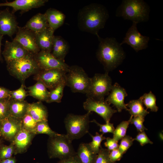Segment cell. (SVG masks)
Instances as JSON below:
<instances>
[{"label": "cell", "instance_id": "obj_4", "mask_svg": "<svg viewBox=\"0 0 163 163\" xmlns=\"http://www.w3.org/2000/svg\"><path fill=\"white\" fill-rule=\"evenodd\" d=\"M34 55L30 53L21 58L6 63L9 74L24 85L27 78L32 75H34L40 70Z\"/></svg>", "mask_w": 163, "mask_h": 163}, {"label": "cell", "instance_id": "obj_22", "mask_svg": "<svg viewBox=\"0 0 163 163\" xmlns=\"http://www.w3.org/2000/svg\"><path fill=\"white\" fill-rule=\"evenodd\" d=\"M27 113L37 122L48 121V110L42 101L29 103Z\"/></svg>", "mask_w": 163, "mask_h": 163}, {"label": "cell", "instance_id": "obj_40", "mask_svg": "<svg viewBox=\"0 0 163 163\" xmlns=\"http://www.w3.org/2000/svg\"><path fill=\"white\" fill-rule=\"evenodd\" d=\"M110 152L107 149L103 148L101 146L97 154L95 163H114L110 160Z\"/></svg>", "mask_w": 163, "mask_h": 163}, {"label": "cell", "instance_id": "obj_39", "mask_svg": "<svg viewBox=\"0 0 163 163\" xmlns=\"http://www.w3.org/2000/svg\"><path fill=\"white\" fill-rule=\"evenodd\" d=\"M145 117L141 116H131L128 120L129 123L133 124L136 128L137 131L139 132L147 130L143 125Z\"/></svg>", "mask_w": 163, "mask_h": 163}, {"label": "cell", "instance_id": "obj_11", "mask_svg": "<svg viewBox=\"0 0 163 163\" xmlns=\"http://www.w3.org/2000/svg\"><path fill=\"white\" fill-rule=\"evenodd\" d=\"M137 24L133 22L132 25L126 33L125 37L120 43L121 45L124 43L127 44L136 52L147 48L150 40L149 37L142 35L138 31Z\"/></svg>", "mask_w": 163, "mask_h": 163}, {"label": "cell", "instance_id": "obj_12", "mask_svg": "<svg viewBox=\"0 0 163 163\" xmlns=\"http://www.w3.org/2000/svg\"><path fill=\"white\" fill-rule=\"evenodd\" d=\"M35 59L40 70L57 69L68 72L69 66L55 57L51 53L40 50L34 55Z\"/></svg>", "mask_w": 163, "mask_h": 163}, {"label": "cell", "instance_id": "obj_9", "mask_svg": "<svg viewBox=\"0 0 163 163\" xmlns=\"http://www.w3.org/2000/svg\"><path fill=\"white\" fill-rule=\"evenodd\" d=\"M67 72L57 69L40 70L34 75V79L42 82L50 90L66 80Z\"/></svg>", "mask_w": 163, "mask_h": 163}, {"label": "cell", "instance_id": "obj_29", "mask_svg": "<svg viewBox=\"0 0 163 163\" xmlns=\"http://www.w3.org/2000/svg\"><path fill=\"white\" fill-rule=\"evenodd\" d=\"M66 86V81L65 80L50 90L49 97L46 102L48 103L54 102H61L63 95L64 89Z\"/></svg>", "mask_w": 163, "mask_h": 163}, {"label": "cell", "instance_id": "obj_6", "mask_svg": "<svg viewBox=\"0 0 163 163\" xmlns=\"http://www.w3.org/2000/svg\"><path fill=\"white\" fill-rule=\"evenodd\" d=\"M91 112L82 115L73 113L68 114L64 120L67 135L72 141L82 137L88 133L90 116Z\"/></svg>", "mask_w": 163, "mask_h": 163}, {"label": "cell", "instance_id": "obj_32", "mask_svg": "<svg viewBox=\"0 0 163 163\" xmlns=\"http://www.w3.org/2000/svg\"><path fill=\"white\" fill-rule=\"evenodd\" d=\"M129 123L128 120L123 121L115 129L113 133V138L118 142L126 135Z\"/></svg>", "mask_w": 163, "mask_h": 163}, {"label": "cell", "instance_id": "obj_8", "mask_svg": "<svg viewBox=\"0 0 163 163\" xmlns=\"http://www.w3.org/2000/svg\"><path fill=\"white\" fill-rule=\"evenodd\" d=\"M112 80L108 72L104 74H95L91 78L90 85L86 93L88 98L96 100H104L111 89Z\"/></svg>", "mask_w": 163, "mask_h": 163}, {"label": "cell", "instance_id": "obj_7", "mask_svg": "<svg viewBox=\"0 0 163 163\" xmlns=\"http://www.w3.org/2000/svg\"><path fill=\"white\" fill-rule=\"evenodd\" d=\"M66 86L74 93L86 94L89 87L91 78L84 69L77 65L69 66L66 75Z\"/></svg>", "mask_w": 163, "mask_h": 163}, {"label": "cell", "instance_id": "obj_49", "mask_svg": "<svg viewBox=\"0 0 163 163\" xmlns=\"http://www.w3.org/2000/svg\"><path fill=\"white\" fill-rule=\"evenodd\" d=\"M1 144H0V148L1 147Z\"/></svg>", "mask_w": 163, "mask_h": 163}, {"label": "cell", "instance_id": "obj_24", "mask_svg": "<svg viewBox=\"0 0 163 163\" xmlns=\"http://www.w3.org/2000/svg\"><path fill=\"white\" fill-rule=\"evenodd\" d=\"M44 14L49 27L54 31L63 24L66 17L60 11L53 8H50Z\"/></svg>", "mask_w": 163, "mask_h": 163}, {"label": "cell", "instance_id": "obj_19", "mask_svg": "<svg viewBox=\"0 0 163 163\" xmlns=\"http://www.w3.org/2000/svg\"><path fill=\"white\" fill-rule=\"evenodd\" d=\"M47 0H15L11 2H6L0 3V7L8 6L13 9L12 12L20 10L25 12L33 9L44 5Z\"/></svg>", "mask_w": 163, "mask_h": 163}, {"label": "cell", "instance_id": "obj_3", "mask_svg": "<svg viewBox=\"0 0 163 163\" xmlns=\"http://www.w3.org/2000/svg\"><path fill=\"white\" fill-rule=\"evenodd\" d=\"M150 8L143 0H123L117 8L116 16L138 24L147 21Z\"/></svg>", "mask_w": 163, "mask_h": 163}, {"label": "cell", "instance_id": "obj_28", "mask_svg": "<svg viewBox=\"0 0 163 163\" xmlns=\"http://www.w3.org/2000/svg\"><path fill=\"white\" fill-rule=\"evenodd\" d=\"M126 107H128V111L131 116L133 117L141 116L145 117L149 112L145 109L143 107V104L141 99L130 101L126 104Z\"/></svg>", "mask_w": 163, "mask_h": 163}, {"label": "cell", "instance_id": "obj_48", "mask_svg": "<svg viewBox=\"0 0 163 163\" xmlns=\"http://www.w3.org/2000/svg\"><path fill=\"white\" fill-rule=\"evenodd\" d=\"M3 36L2 35H0V60L1 61L2 60V59L1 56V46L2 45V41L3 39Z\"/></svg>", "mask_w": 163, "mask_h": 163}, {"label": "cell", "instance_id": "obj_51", "mask_svg": "<svg viewBox=\"0 0 163 163\" xmlns=\"http://www.w3.org/2000/svg\"></svg>", "mask_w": 163, "mask_h": 163}, {"label": "cell", "instance_id": "obj_47", "mask_svg": "<svg viewBox=\"0 0 163 163\" xmlns=\"http://www.w3.org/2000/svg\"><path fill=\"white\" fill-rule=\"evenodd\" d=\"M16 160L15 157H12L0 161V163H16Z\"/></svg>", "mask_w": 163, "mask_h": 163}, {"label": "cell", "instance_id": "obj_36", "mask_svg": "<svg viewBox=\"0 0 163 163\" xmlns=\"http://www.w3.org/2000/svg\"><path fill=\"white\" fill-rule=\"evenodd\" d=\"M10 98L0 100V121L10 116Z\"/></svg>", "mask_w": 163, "mask_h": 163}, {"label": "cell", "instance_id": "obj_26", "mask_svg": "<svg viewBox=\"0 0 163 163\" xmlns=\"http://www.w3.org/2000/svg\"><path fill=\"white\" fill-rule=\"evenodd\" d=\"M29 103L26 101L15 100L10 99V116L21 119L27 113Z\"/></svg>", "mask_w": 163, "mask_h": 163}, {"label": "cell", "instance_id": "obj_41", "mask_svg": "<svg viewBox=\"0 0 163 163\" xmlns=\"http://www.w3.org/2000/svg\"><path fill=\"white\" fill-rule=\"evenodd\" d=\"M90 122L95 123L100 127V132L102 133L103 135L107 133H113L115 129V128L113 123L110 122L106 123L104 124L99 123L95 119H93Z\"/></svg>", "mask_w": 163, "mask_h": 163}, {"label": "cell", "instance_id": "obj_17", "mask_svg": "<svg viewBox=\"0 0 163 163\" xmlns=\"http://www.w3.org/2000/svg\"><path fill=\"white\" fill-rule=\"evenodd\" d=\"M105 101L109 104H113L119 112L124 109H128L124 102L125 98L127 94L125 90L117 83L112 85L111 89Z\"/></svg>", "mask_w": 163, "mask_h": 163}, {"label": "cell", "instance_id": "obj_27", "mask_svg": "<svg viewBox=\"0 0 163 163\" xmlns=\"http://www.w3.org/2000/svg\"><path fill=\"white\" fill-rule=\"evenodd\" d=\"M76 152L82 163H95L97 154L92 151L88 143H81Z\"/></svg>", "mask_w": 163, "mask_h": 163}, {"label": "cell", "instance_id": "obj_13", "mask_svg": "<svg viewBox=\"0 0 163 163\" xmlns=\"http://www.w3.org/2000/svg\"><path fill=\"white\" fill-rule=\"evenodd\" d=\"M13 40L33 54L40 51L37 43L35 33L24 27L18 26L16 36Z\"/></svg>", "mask_w": 163, "mask_h": 163}, {"label": "cell", "instance_id": "obj_21", "mask_svg": "<svg viewBox=\"0 0 163 163\" xmlns=\"http://www.w3.org/2000/svg\"><path fill=\"white\" fill-rule=\"evenodd\" d=\"M69 49L68 43L62 37L59 36H54L51 53L55 57L65 62V58Z\"/></svg>", "mask_w": 163, "mask_h": 163}, {"label": "cell", "instance_id": "obj_15", "mask_svg": "<svg viewBox=\"0 0 163 163\" xmlns=\"http://www.w3.org/2000/svg\"><path fill=\"white\" fill-rule=\"evenodd\" d=\"M18 26L14 13L8 8L0 10V35L10 37L17 32Z\"/></svg>", "mask_w": 163, "mask_h": 163}, {"label": "cell", "instance_id": "obj_46", "mask_svg": "<svg viewBox=\"0 0 163 163\" xmlns=\"http://www.w3.org/2000/svg\"><path fill=\"white\" fill-rule=\"evenodd\" d=\"M10 92L8 89L0 86V100L10 98Z\"/></svg>", "mask_w": 163, "mask_h": 163}, {"label": "cell", "instance_id": "obj_35", "mask_svg": "<svg viewBox=\"0 0 163 163\" xmlns=\"http://www.w3.org/2000/svg\"><path fill=\"white\" fill-rule=\"evenodd\" d=\"M15 149L14 145L11 143L8 145H3L0 148V161L9 158L14 155Z\"/></svg>", "mask_w": 163, "mask_h": 163}, {"label": "cell", "instance_id": "obj_16", "mask_svg": "<svg viewBox=\"0 0 163 163\" xmlns=\"http://www.w3.org/2000/svg\"><path fill=\"white\" fill-rule=\"evenodd\" d=\"M30 53L20 43L13 40L12 41H5L2 54L7 63L21 58Z\"/></svg>", "mask_w": 163, "mask_h": 163}, {"label": "cell", "instance_id": "obj_44", "mask_svg": "<svg viewBox=\"0 0 163 163\" xmlns=\"http://www.w3.org/2000/svg\"><path fill=\"white\" fill-rule=\"evenodd\" d=\"M123 155V154L120 152L118 148L110 151L109 157L112 162L115 163L116 161L120 160Z\"/></svg>", "mask_w": 163, "mask_h": 163}, {"label": "cell", "instance_id": "obj_14", "mask_svg": "<svg viewBox=\"0 0 163 163\" xmlns=\"http://www.w3.org/2000/svg\"><path fill=\"white\" fill-rule=\"evenodd\" d=\"M0 122V136L12 142L22 128L21 119L9 116Z\"/></svg>", "mask_w": 163, "mask_h": 163}, {"label": "cell", "instance_id": "obj_10", "mask_svg": "<svg viewBox=\"0 0 163 163\" xmlns=\"http://www.w3.org/2000/svg\"><path fill=\"white\" fill-rule=\"evenodd\" d=\"M83 107L87 112L93 111L97 113L106 123L110 122L113 114L117 112L104 100H98L87 97L83 103Z\"/></svg>", "mask_w": 163, "mask_h": 163}, {"label": "cell", "instance_id": "obj_38", "mask_svg": "<svg viewBox=\"0 0 163 163\" xmlns=\"http://www.w3.org/2000/svg\"><path fill=\"white\" fill-rule=\"evenodd\" d=\"M133 139L129 135H126L121 140L118 149L123 155L126 153L129 149L133 145Z\"/></svg>", "mask_w": 163, "mask_h": 163}, {"label": "cell", "instance_id": "obj_2", "mask_svg": "<svg viewBox=\"0 0 163 163\" xmlns=\"http://www.w3.org/2000/svg\"><path fill=\"white\" fill-rule=\"evenodd\" d=\"M99 41L96 56L106 72L112 70L120 64L125 57L122 45L114 37L103 38L97 37Z\"/></svg>", "mask_w": 163, "mask_h": 163}, {"label": "cell", "instance_id": "obj_20", "mask_svg": "<svg viewBox=\"0 0 163 163\" xmlns=\"http://www.w3.org/2000/svg\"><path fill=\"white\" fill-rule=\"evenodd\" d=\"M54 32L49 27L35 33L37 43L40 50L51 53Z\"/></svg>", "mask_w": 163, "mask_h": 163}, {"label": "cell", "instance_id": "obj_33", "mask_svg": "<svg viewBox=\"0 0 163 163\" xmlns=\"http://www.w3.org/2000/svg\"><path fill=\"white\" fill-rule=\"evenodd\" d=\"M88 133L92 138V141L88 143L89 145L93 152L97 154L101 146V143L102 142L106 139V138L103 136V134H100L97 132L96 133L95 136H93L89 133Z\"/></svg>", "mask_w": 163, "mask_h": 163}, {"label": "cell", "instance_id": "obj_1", "mask_svg": "<svg viewBox=\"0 0 163 163\" xmlns=\"http://www.w3.org/2000/svg\"><path fill=\"white\" fill-rule=\"evenodd\" d=\"M107 9L103 5L92 3L80 9L77 17L78 27L81 30L99 36V30L104 28L109 18Z\"/></svg>", "mask_w": 163, "mask_h": 163}, {"label": "cell", "instance_id": "obj_42", "mask_svg": "<svg viewBox=\"0 0 163 163\" xmlns=\"http://www.w3.org/2000/svg\"><path fill=\"white\" fill-rule=\"evenodd\" d=\"M133 139L138 142L142 146L148 143L153 144V142L149 139L144 131L139 132Z\"/></svg>", "mask_w": 163, "mask_h": 163}, {"label": "cell", "instance_id": "obj_34", "mask_svg": "<svg viewBox=\"0 0 163 163\" xmlns=\"http://www.w3.org/2000/svg\"><path fill=\"white\" fill-rule=\"evenodd\" d=\"M21 122L22 128L34 133L37 122L30 115L27 113L21 119Z\"/></svg>", "mask_w": 163, "mask_h": 163}, {"label": "cell", "instance_id": "obj_23", "mask_svg": "<svg viewBox=\"0 0 163 163\" xmlns=\"http://www.w3.org/2000/svg\"><path fill=\"white\" fill-rule=\"evenodd\" d=\"M23 27L37 33L49 27V26L45 14L39 13L31 18Z\"/></svg>", "mask_w": 163, "mask_h": 163}, {"label": "cell", "instance_id": "obj_31", "mask_svg": "<svg viewBox=\"0 0 163 163\" xmlns=\"http://www.w3.org/2000/svg\"><path fill=\"white\" fill-rule=\"evenodd\" d=\"M34 133L36 135L40 134H46L49 137L55 136L58 134L51 129L48 125V121L37 122Z\"/></svg>", "mask_w": 163, "mask_h": 163}, {"label": "cell", "instance_id": "obj_45", "mask_svg": "<svg viewBox=\"0 0 163 163\" xmlns=\"http://www.w3.org/2000/svg\"><path fill=\"white\" fill-rule=\"evenodd\" d=\"M58 163H82L76 153L66 158L60 160Z\"/></svg>", "mask_w": 163, "mask_h": 163}, {"label": "cell", "instance_id": "obj_18", "mask_svg": "<svg viewBox=\"0 0 163 163\" xmlns=\"http://www.w3.org/2000/svg\"><path fill=\"white\" fill-rule=\"evenodd\" d=\"M36 135L22 128L11 143L14 145V155L26 152Z\"/></svg>", "mask_w": 163, "mask_h": 163}, {"label": "cell", "instance_id": "obj_43", "mask_svg": "<svg viewBox=\"0 0 163 163\" xmlns=\"http://www.w3.org/2000/svg\"><path fill=\"white\" fill-rule=\"evenodd\" d=\"M106 141L104 142V145L109 151H110L118 148V142L115 140L113 138L109 137L106 138Z\"/></svg>", "mask_w": 163, "mask_h": 163}, {"label": "cell", "instance_id": "obj_30", "mask_svg": "<svg viewBox=\"0 0 163 163\" xmlns=\"http://www.w3.org/2000/svg\"><path fill=\"white\" fill-rule=\"evenodd\" d=\"M140 98L146 107V110L149 109L152 112L158 111V107L156 104V98L151 91L148 93H145Z\"/></svg>", "mask_w": 163, "mask_h": 163}, {"label": "cell", "instance_id": "obj_5", "mask_svg": "<svg viewBox=\"0 0 163 163\" xmlns=\"http://www.w3.org/2000/svg\"><path fill=\"white\" fill-rule=\"evenodd\" d=\"M72 141L66 134H59L49 137L47 152L50 158L65 159L76 154Z\"/></svg>", "mask_w": 163, "mask_h": 163}, {"label": "cell", "instance_id": "obj_25", "mask_svg": "<svg viewBox=\"0 0 163 163\" xmlns=\"http://www.w3.org/2000/svg\"><path fill=\"white\" fill-rule=\"evenodd\" d=\"M28 95L38 99L40 101L46 102L49 95V91L41 82L37 81L34 85L27 88Z\"/></svg>", "mask_w": 163, "mask_h": 163}, {"label": "cell", "instance_id": "obj_50", "mask_svg": "<svg viewBox=\"0 0 163 163\" xmlns=\"http://www.w3.org/2000/svg\"></svg>", "mask_w": 163, "mask_h": 163}, {"label": "cell", "instance_id": "obj_37", "mask_svg": "<svg viewBox=\"0 0 163 163\" xmlns=\"http://www.w3.org/2000/svg\"><path fill=\"white\" fill-rule=\"evenodd\" d=\"M25 85L22 84L18 89L13 91H11L10 98L11 99L22 101L24 100L27 95V93L25 90Z\"/></svg>", "mask_w": 163, "mask_h": 163}]
</instances>
